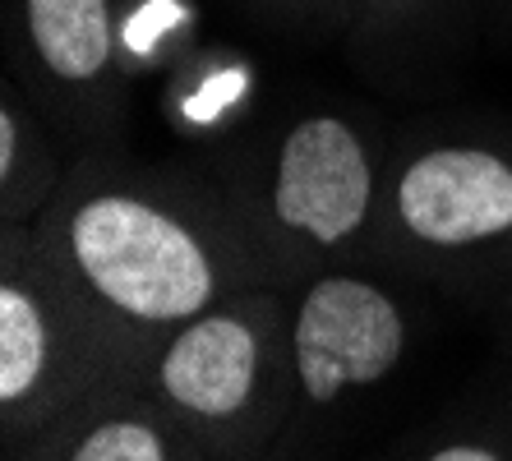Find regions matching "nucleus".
Masks as SVG:
<instances>
[{"label": "nucleus", "mask_w": 512, "mask_h": 461, "mask_svg": "<svg viewBox=\"0 0 512 461\" xmlns=\"http://www.w3.org/2000/svg\"><path fill=\"white\" fill-rule=\"evenodd\" d=\"M291 291L245 286L153 346L130 379L213 461H263L286 411Z\"/></svg>", "instance_id": "4"}, {"label": "nucleus", "mask_w": 512, "mask_h": 461, "mask_svg": "<svg viewBox=\"0 0 512 461\" xmlns=\"http://www.w3.org/2000/svg\"><path fill=\"white\" fill-rule=\"evenodd\" d=\"M411 355V309L365 263L291 286L286 411L263 461H333Z\"/></svg>", "instance_id": "5"}, {"label": "nucleus", "mask_w": 512, "mask_h": 461, "mask_svg": "<svg viewBox=\"0 0 512 461\" xmlns=\"http://www.w3.org/2000/svg\"><path fill=\"white\" fill-rule=\"evenodd\" d=\"M388 143L351 107H305L240 143L217 180L277 286L370 263Z\"/></svg>", "instance_id": "2"}, {"label": "nucleus", "mask_w": 512, "mask_h": 461, "mask_svg": "<svg viewBox=\"0 0 512 461\" xmlns=\"http://www.w3.org/2000/svg\"><path fill=\"white\" fill-rule=\"evenodd\" d=\"M74 162L79 153L5 74V88H0V231L33 226L47 213V203L56 199Z\"/></svg>", "instance_id": "10"}, {"label": "nucleus", "mask_w": 512, "mask_h": 461, "mask_svg": "<svg viewBox=\"0 0 512 461\" xmlns=\"http://www.w3.org/2000/svg\"><path fill=\"white\" fill-rule=\"evenodd\" d=\"M370 263L457 296L512 291V139L420 130L388 143Z\"/></svg>", "instance_id": "3"}, {"label": "nucleus", "mask_w": 512, "mask_h": 461, "mask_svg": "<svg viewBox=\"0 0 512 461\" xmlns=\"http://www.w3.org/2000/svg\"><path fill=\"white\" fill-rule=\"evenodd\" d=\"M5 56L10 79L79 157L120 143L130 120L120 0H5Z\"/></svg>", "instance_id": "6"}, {"label": "nucleus", "mask_w": 512, "mask_h": 461, "mask_svg": "<svg viewBox=\"0 0 512 461\" xmlns=\"http://www.w3.org/2000/svg\"><path fill=\"white\" fill-rule=\"evenodd\" d=\"M489 5L499 10V19H503V24H508V19H512V0H489Z\"/></svg>", "instance_id": "13"}, {"label": "nucleus", "mask_w": 512, "mask_h": 461, "mask_svg": "<svg viewBox=\"0 0 512 461\" xmlns=\"http://www.w3.org/2000/svg\"><path fill=\"white\" fill-rule=\"evenodd\" d=\"M231 5L268 33L305 37V42L346 37L351 28V0H231Z\"/></svg>", "instance_id": "11"}, {"label": "nucleus", "mask_w": 512, "mask_h": 461, "mask_svg": "<svg viewBox=\"0 0 512 461\" xmlns=\"http://www.w3.org/2000/svg\"><path fill=\"white\" fill-rule=\"evenodd\" d=\"M5 461H213L134 379H107Z\"/></svg>", "instance_id": "9"}, {"label": "nucleus", "mask_w": 512, "mask_h": 461, "mask_svg": "<svg viewBox=\"0 0 512 461\" xmlns=\"http://www.w3.org/2000/svg\"><path fill=\"white\" fill-rule=\"evenodd\" d=\"M111 365L74 319L42 263L28 249V226L0 231V429L5 452L102 388Z\"/></svg>", "instance_id": "7"}, {"label": "nucleus", "mask_w": 512, "mask_h": 461, "mask_svg": "<svg viewBox=\"0 0 512 461\" xmlns=\"http://www.w3.org/2000/svg\"><path fill=\"white\" fill-rule=\"evenodd\" d=\"M28 249L120 379L203 309L273 282L217 180L139 162L125 143L70 166Z\"/></svg>", "instance_id": "1"}, {"label": "nucleus", "mask_w": 512, "mask_h": 461, "mask_svg": "<svg viewBox=\"0 0 512 461\" xmlns=\"http://www.w3.org/2000/svg\"><path fill=\"white\" fill-rule=\"evenodd\" d=\"M480 0H351L346 56L383 93H434L476 42Z\"/></svg>", "instance_id": "8"}, {"label": "nucleus", "mask_w": 512, "mask_h": 461, "mask_svg": "<svg viewBox=\"0 0 512 461\" xmlns=\"http://www.w3.org/2000/svg\"><path fill=\"white\" fill-rule=\"evenodd\" d=\"M420 461H512V434L489 429V434H457L439 448H429Z\"/></svg>", "instance_id": "12"}]
</instances>
